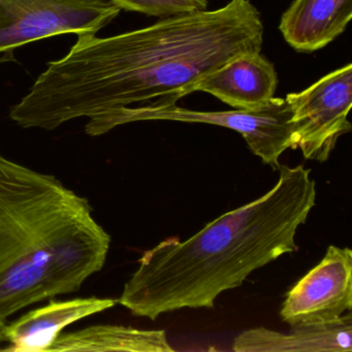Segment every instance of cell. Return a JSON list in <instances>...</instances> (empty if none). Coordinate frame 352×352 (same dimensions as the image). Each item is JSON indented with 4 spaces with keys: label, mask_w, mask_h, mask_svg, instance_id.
Instances as JSON below:
<instances>
[{
    "label": "cell",
    "mask_w": 352,
    "mask_h": 352,
    "mask_svg": "<svg viewBox=\"0 0 352 352\" xmlns=\"http://www.w3.org/2000/svg\"><path fill=\"white\" fill-rule=\"evenodd\" d=\"M263 32L250 0H230L110 38L83 34L65 56L47 65L10 118L22 129L54 131L138 102H177L230 59L261 52Z\"/></svg>",
    "instance_id": "1"
},
{
    "label": "cell",
    "mask_w": 352,
    "mask_h": 352,
    "mask_svg": "<svg viewBox=\"0 0 352 352\" xmlns=\"http://www.w3.org/2000/svg\"><path fill=\"white\" fill-rule=\"evenodd\" d=\"M265 195L208 223L188 240L168 238L144 252L119 304L156 320L181 309L213 308L222 292L240 287L255 270L298 250L296 234L316 201L304 164H280Z\"/></svg>",
    "instance_id": "2"
},
{
    "label": "cell",
    "mask_w": 352,
    "mask_h": 352,
    "mask_svg": "<svg viewBox=\"0 0 352 352\" xmlns=\"http://www.w3.org/2000/svg\"><path fill=\"white\" fill-rule=\"evenodd\" d=\"M110 245L87 199L0 153L1 320L78 292L102 271Z\"/></svg>",
    "instance_id": "3"
},
{
    "label": "cell",
    "mask_w": 352,
    "mask_h": 352,
    "mask_svg": "<svg viewBox=\"0 0 352 352\" xmlns=\"http://www.w3.org/2000/svg\"><path fill=\"white\" fill-rule=\"evenodd\" d=\"M157 120L205 123L232 129L243 135L254 155L274 170L280 166V156L286 150L296 149L292 110L286 98H273L253 110L224 112H199L180 108L170 100H152L144 106L124 107L91 117L85 131L98 137L127 123Z\"/></svg>",
    "instance_id": "4"
},
{
    "label": "cell",
    "mask_w": 352,
    "mask_h": 352,
    "mask_svg": "<svg viewBox=\"0 0 352 352\" xmlns=\"http://www.w3.org/2000/svg\"><path fill=\"white\" fill-rule=\"evenodd\" d=\"M121 10L109 0H0V54L63 34H96Z\"/></svg>",
    "instance_id": "5"
},
{
    "label": "cell",
    "mask_w": 352,
    "mask_h": 352,
    "mask_svg": "<svg viewBox=\"0 0 352 352\" xmlns=\"http://www.w3.org/2000/svg\"><path fill=\"white\" fill-rule=\"evenodd\" d=\"M286 100L292 110L296 148L306 160L325 162L341 135L351 131L352 65L331 72Z\"/></svg>",
    "instance_id": "6"
},
{
    "label": "cell",
    "mask_w": 352,
    "mask_h": 352,
    "mask_svg": "<svg viewBox=\"0 0 352 352\" xmlns=\"http://www.w3.org/2000/svg\"><path fill=\"white\" fill-rule=\"evenodd\" d=\"M352 309V251L331 245L322 261L287 292L280 316L289 325L339 318Z\"/></svg>",
    "instance_id": "7"
},
{
    "label": "cell",
    "mask_w": 352,
    "mask_h": 352,
    "mask_svg": "<svg viewBox=\"0 0 352 352\" xmlns=\"http://www.w3.org/2000/svg\"><path fill=\"white\" fill-rule=\"evenodd\" d=\"M278 75L261 52L245 53L230 59L193 84L190 94L206 92L236 110H253L274 98Z\"/></svg>",
    "instance_id": "8"
},
{
    "label": "cell",
    "mask_w": 352,
    "mask_h": 352,
    "mask_svg": "<svg viewBox=\"0 0 352 352\" xmlns=\"http://www.w3.org/2000/svg\"><path fill=\"white\" fill-rule=\"evenodd\" d=\"M289 333L265 327L247 329L234 340L236 352H350L351 311L333 320L298 323Z\"/></svg>",
    "instance_id": "9"
},
{
    "label": "cell",
    "mask_w": 352,
    "mask_h": 352,
    "mask_svg": "<svg viewBox=\"0 0 352 352\" xmlns=\"http://www.w3.org/2000/svg\"><path fill=\"white\" fill-rule=\"evenodd\" d=\"M117 302L118 300L113 298H100L51 302L7 325L6 341H9L12 346L3 350L47 352L67 325L112 308Z\"/></svg>",
    "instance_id": "10"
},
{
    "label": "cell",
    "mask_w": 352,
    "mask_h": 352,
    "mask_svg": "<svg viewBox=\"0 0 352 352\" xmlns=\"http://www.w3.org/2000/svg\"><path fill=\"white\" fill-rule=\"evenodd\" d=\"M352 0H294L282 15L279 30L298 52H314L345 32Z\"/></svg>",
    "instance_id": "11"
},
{
    "label": "cell",
    "mask_w": 352,
    "mask_h": 352,
    "mask_svg": "<svg viewBox=\"0 0 352 352\" xmlns=\"http://www.w3.org/2000/svg\"><path fill=\"white\" fill-rule=\"evenodd\" d=\"M173 352L166 331L121 325H96L60 333L47 352Z\"/></svg>",
    "instance_id": "12"
},
{
    "label": "cell",
    "mask_w": 352,
    "mask_h": 352,
    "mask_svg": "<svg viewBox=\"0 0 352 352\" xmlns=\"http://www.w3.org/2000/svg\"><path fill=\"white\" fill-rule=\"evenodd\" d=\"M120 10L164 18L207 10L208 0H109Z\"/></svg>",
    "instance_id": "13"
},
{
    "label": "cell",
    "mask_w": 352,
    "mask_h": 352,
    "mask_svg": "<svg viewBox=\"0 0 352 352\" xmlns=\"http://www.w3.org/2000/svg\"><path fill=\"white\" fill-rule=\"evenodd\" d=\"M6 329H7V324H6L5 320L0 319V343L6 341Z\"/></svg>",
    "instance_id": "14"
}]
</instances>
